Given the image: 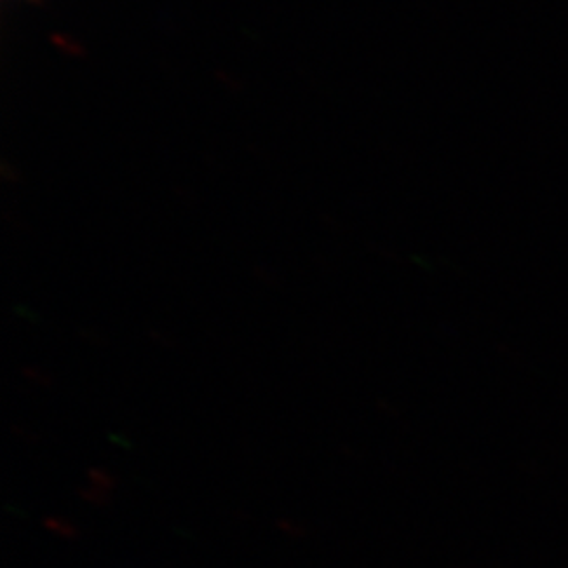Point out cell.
Wrapping results in <instances>:
<instances>
[{"mask_svg": "<svg viewBox=\"0 0 568 568\" xmlns=\"http://www.w3.org/2000/svg\"><path fill=\"white\" fill-rule=\"evenodd\" d=\"M26 2H34V4H41L42 0H26Z\"/></svg>", "mask_w": 568, "mask_h": 568, "instance_id": "1", "label": "cell"}]
</instances>
